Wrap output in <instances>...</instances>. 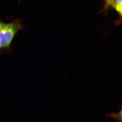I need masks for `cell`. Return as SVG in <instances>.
I'll return each instance as SVG.
<instances>
[{
    "label": "cell",
    "mask_w": 122,
    "mask_h": 122,
    "mask_svg": "<svg viewBox=\"0 0 122 122\" xmlns=\"http://www.w3.org/2000/svg\"><path fill=\"white\" fill-rule=\"evenodd\" d=\"M22 27L20 22L15 21L4 25L0 32V47H5L9 45L15 34Z\"/></svg>",
    "instance_id": "cell-1"
},
{
    "label": "cell",
    "mask_w": 122,
    "mask_h": 122,
    "mask_svg": "<svg viewBox=\"0 0 122 122\" xmlns=\"http://www.w3.org/2000/svg\"><path fill=\"white\" fill-rule=\"evenodd\" d=\"M121 16L122 14V0H113L111 5Z\"/></svg>",
    "instance_id": "cell-2"
},
{
    "label": "cell",
    "mask_w": 122,
    "mask_h": 122,
    "mask_svg": "<svg viewBox=\"0 0 122 122\" xmlns=\"http://www.w3.org/2000/svg\"><path fill=\"white\" fill-rule=\"evenodd\" d=\"M112 117H114L116 118L117 119L119 120H122V111H120V112H119L118 114H114L113 115Z\"/></svg>",
    "instance_id": "cell-3"
},
{
    "label": "cell",
    "mask_w": 122,
    "mask_h": 122,
    "mask_svg": "<svg viewBox=\"0 0 122 122\" xmlns=\"http://www.w3.org/2000/svg\"><path fill=\"white\" fill-rule=\"evenodd\" d=\"M113 0H106L107 1L106 6L108 7L110 5H111L112 2Z\"/></svg>",
    "instance_id": "cell-4"
},
{
    "label": "cell",
    "mask_w": 122,
    "mask_h": 122,
    "mask_svg": "<svg viewBox=\"0 0 122 122\" xmlns=\"http://www.w3.org/2000/svg\"><path fill=\"white\" fill-rule=\"evenodd\" d=\"M4 25L1 22H0V32L1 30L2 29V28H3V26H4Z\"/></svg>",
    "instance_id": "cell-5"
},
{
    "label": "cell",
    "mask_w": 122,
    "mask_h": 122,
    "mask_svg": "<svg viewBox=\"0 0 122 122\" xmlns=\"http://www.w3.org/2000/svg\"></svg>",
    "instance_id": "cell-6"
}]
</instances>
